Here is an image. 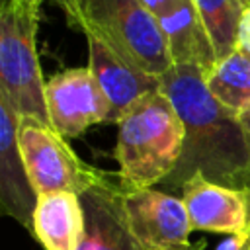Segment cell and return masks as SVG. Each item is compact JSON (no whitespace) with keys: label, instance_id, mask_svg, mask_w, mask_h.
Instances as JSON below:
<instances>
[{"label":"cell","instance_id":"obj_1","mask_svg":"<svg viewBox=\"0 0 250 250\" xmlns=\"http://www.w3.org/2000/svg\"><path fill=\"white\" fill-rule=\"evenodd\" d=\"M160 88L176 107L186 139L176 170L158 189L180 195L195 174L229 188H250V133L207 90L203 70L193 64H174Z\"/></svg>","mask_w":250,"mask_h":250},{"label":"cell","instance_id":"obj_2","mask_svg":"<svg viewBox=\"0 0 250 250\" xmlns=\"http://www.w3.org/2000/svg\"><path fill=\"white\" fill-rule=\"evenodd\" d=\"M184 139V123L162 88L139 100L117 123L113 158L123 193L158 188L176 170Z\"/></svg>","mask_w":250,"mask_h":250},{"label":"cell","instance_id":"obj_3","mask_svg":"<svg viewBox=\"0 0 250 250\" xmlns=\"http://www.w3.org/2000/svg\"><path fill=\"white\" fill-rule=\"evenodd\" d=\"M39 8L2 0L0 8V98L20 117L49 125L45 84L37 57Z\"/></svg>","mask_w":250,"mask_h":250},{"label":"cell","instance_id":"obj_4","mask_svg":"<svg viewBox=\"0 0 250 250\" xmlns=\"http://www.w3.org/2000/svg\"><path fill=\"white\" fill-rule=\"evenodd\" d=\"M72 2L107 41L146 74L162 78L174 66L164 31L141 0Z\"/></svg>","mask_w":250,"mask_h":250},{"label":"cell","instance_id":"obj_5","mask_svg":"<svg viewBox=\"0 0 250 250\" xmlns=\"http://www.w3.org/2000/svg\"><path fill=\"white\" fill-rule=\"evenodd\" d=\"M18 141L37 195L57 191L82 195L111 180L109 172L84 162L64 137L37 119L21 117Z\"/></svg>","mask_w":250,"mask_h":250},{"label":"cell","instance_id":"obj_6","mask_svg":"<svg viewBox=\"0 0 250 250\" xmlns=\"http://www.w3.org/2000/svg\"><path fill=\"white\" fill-rule=\"evenodd\" d=\"M70 27L80 31L88 43V68L96 76L107 102L111 104L113 119L119 123L121 117L145 96L160 90V78L146 74L143 68L133 64L111 41H107L74 6L72 0H55Z\"/></svg>","mask_w":250,"mask_h":250},{"label":"cell","instance_id":"obj_7","mask_svg":"<svg viewBox=\"0 0 250 250\" xmlns=\"http://www.w3.org/2000/svg\"><path fill=\"white\" fill-rule=\"evenodd\" d=\"M49 127L64 139L80 137L92 125L111 123V104L88 66L66 68L45 84Z\"/></svg>","mask_w":250,"mask_h":250},{"label":"cell","instance_id":"obj_8","mask_svg":"<svg viewBox=\"0 0 250 250\" xmlns=\"http://www.w3.org/2000/svg\"><path fill=\"white\" fill-rule=\"evenodd\" d=\"M123 203L141 250H174L191 242L193 230L180 195L148 188L123 193Z\"/></svg>","mask_w":250,"mask_h":250},{"label":"cell","instance_id":"obj_9","mask_svg":"<svg viewBox=\"0 0 250 250\" xmlns=\"http://www.w3.org/2000/svg\"><path fill=\"white\" fill-rule=\"evenodd\" d=\"M180 197L191 230L225 236L250 232V188H229L195 174L182 186Z\"/></svg>","mask_w":250,"mask_h":250},{"label":"cell","instance_id":"obj_10","mask_svg":"<svg viewBox=\"0 0 250 250\" xmlns=\"http://www.w3.org/2000/svg\"><path fill=\"white\" fill-rule=\"evenodd\" d=\"M20 121L21 117L0 98V205L6 217L31 232L37 191L20 150Z\"/></svg>","mask_w":250,"mask_h":250},{"label":"cell","instance_id":"obj_11","mask_svg":"<svg viewBox=\"0 0 250 250\" xmlns=\"http://www.w3.org/2000/svg\"><path fill=\"white\" fill-rule=\"evenodd\" d=\"M86 215V232L78 250H141L127 221L123 189L105 182L80 195Z\"/></svg>","mask_w":250,"mask_h":250},{"label":"cell","instance_id":"obj_12","mask_svg":"<svg viewBox=\"0 0 250 250\" xmlns=\"http://www.w3.org/2000/svg\"><path fill=\"white\" fill-rule=\"evenodd\" d=\"M86 232L84 205L78 193L37 195L31 234L43 250H78Z\"/></svg>","mask_w":250,"mask_h":250},{"label":"cell","instance_id":"obj_13","mask_svg":"<svg viewBox=\"0 0 250 250\" xmlns=\"http://www.w3.org/2000/svg\"><path fill=\"white\" fill-rule=\"evenodd\" d=\"M209 94L234 117L250 109V53L236 45L205 76Z\"/></svg>","mask_w":250,"mask_h":250},{"label":"cell","instance_id":"obj_14","mask_svg":"<svg viewBox=\"0 0 250 250\" xmlns=\"http://www.w3.org/2000/svg\"><path fill=\"white\" fill-rule=\"evenodd\" d=\"M209 33L217 62L238 45V27L244 14L240 0H193Z\"/></svg>","mask_w":250,"mask_h":250},{"label":"cell","instance_id":"obj_15","mask_svg":"<svg viewBox=\"0 0 250 250\" xmlns=\"http://www.w3.org/2000/svg\"><path fill=\"white\" fill-rule=\"evenodd\" d=\"M215 250H250V232L246 234H227Z\"/></svg>","mask_w":250,"mask_h":250},{"label":"cell","instance_id":"obj_16","mask_svg":"<svg viewBox=\"0 0 250 250\" xmlns=\"http://www.w3.org/2000/svg\"><path fill=\"white\" fill-rule=\"evenodd\" d=\"M238 45L250 53V8L244 10L240 27H238Z\"/></svg>","mask_w":250,"mask_h":250},{"label":"cell","instance_id":"obj_17","mask_svg":"<svg viewBox=\"0 0 250 250\" xmlns=\"http://www.w3.org/2000/svg\"><path fill=\"white\" fill-rule=\"evenodd\" d=\"M207 248V240L205 238H199L195 242H189L186 246H180V248H174V250H205Z\"/></svg>","mask_w":250,"mask_h":250},{"label":"cell","instance_id":"obj_18","mask_svg":"<svg viewBox=\"0 0 250 250\" xmlns=\"http://www.w3.org/2000/svg\"><path fill=\"white\" fill-rule=\"evenodd\" d=\"M16 2L21 6H33V8H39L43 4V0H16Z\"/></svg>","mask_w":250,"mask_h":250},{"label":"cell","instance_id":"obj_19","mask_svg":"<svg viewBox=\"0 0 250 250\" xmlns=\"http://www.w3.org/2000/svg\"><path fill=\"white\" fill-rule=\"evenodd\" d=\"M240 121H242V125H244V129L250 133V109H248V111H246V113L240 117Z\"/></svg>","mask_w":250,"mask_h":250},{"label":"cell","instance_id":"obj_20","mask_svg":"<svg viewBox=\"0 0 250 250\" xmlns=\"http://www.w3.org/2000/svg\"><path fill=\"white\" fill-rule=\"evenodd\" d=\"M244 4V8H250V0H240Z\"/></svg>","mask_w":250,"mask_h":250}]
</instances>
